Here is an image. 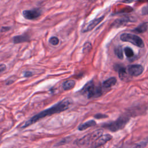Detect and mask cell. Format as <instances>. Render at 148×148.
I'll use <instances>...</instances> for the list:
<instances>
[{"instance_id":"1","label":"cell","mask_w":148,"mask_h":148,"mask_svg":"<svg viewBox=\"0 0 148 148\" xmlns=\"http://www.w3.org/2000/svg\"><path fill=\"white\" fill-rule=\"evenodd\" d=\"M72 103V100L69 98H65L59 102L56 103L49 108H47L39 113L34 115L33 117L30 118L29 120L26 121L21 127V128H25L28 126L31 125L32 124L35 123L39 120L46 117L50 116L52 114L58 113L62 112H64L70 107Z\"/></svg>"},{"instance_id":"2","label":"cell","mask_w":148,"mask_h":148,"mask_svg":"<svg viewBox=\"0 0 148 148\" xmlns=\"http://www.w3.org/2000/svg\"><path fill=\"white\" fill-rule=\"evenodd\" d=\"M80 93L88 98L99 97L102 95V89L99 85H95L93 80L87 82L80 90Z\"/></svg>"},{"instance_id":"3","label":"cell","mask_w":148,"mask_h":148,"mask_svg":"<svg viewBox=\"0 0 148 148\" xmlns=\"http://www.w3.org/2000/svg\"><path fill=\"white\" fill-rule=\"evenodd\" d=\"M130 120V117L128 114H124L121 115L116 120L105 123L102 125V127L109 130L112 132H116L123 129Z\"/></svg>"},{"instance_id":"4","label":"cell","mask_w":148,"mask_h":148,"mask_svg":"<svg viewBox=\"0 0 148 148\" xmlns=\"http://www.w3.org/2000/svg\"><path fill=\"white\" fill-rule=\"evenodd\" d=\"M102 129H98L91 133L88 134L81 138H79L76 142V143L79 146H82L92 144L96 140L102 135L103 134Z\"/></svg>"},{"instance_id":"5","label":"cell","mask_w":148,"mask_h":148,"mask_svg":"<svg viewBox=\"0 0 148 148\" xmlns=\"http://www.w3.org/2000/svg\"><path fill=\"white\" fill-rule=\"evenodd\" d=\"M120 39L122 41L129 42L134 45H135L139 47H144V43L142 39L138 36L130 34V33H124L120 35Z\"/></svg>"},{"instance_id":"6","label":"cell","mask_w":148,"mask_h":148,"mask_svg":"<svg viewBox=\"0 0 148 148\" xmlns=\"http://www.w3.org/2000/svg\"><path fill=\"white\" fill-rule=\"evenodd\" d=\"M23 16L27 20H33L42 14V10L39 8H35L29 10H24L23 12Z\"/></svg>"},{"instance_id":"7","label":"cell","mask_w":148,"mask_h":148,"mask_svg":"<svg viewBox=\"0 0 148 148\" xmlns=\"http://www.w3.org/2000/svg\"><path fill=\"white\" fill-rule=\"evenodd\" d=\"M112 139V136L110 134H105L102 135L101 137H99L97 140H96L92 145L90 148H97L98 147H100L103 145H105L106 143H107L108 141L111 140Z\"/></svg>"},{"instance_id":"8","label":"cell","mask_w":148,"mask_h":148,"mask_svg":"<svg viewBox=\"0 0 148 148\" xmlns=\"http://www.w3.org/2000/svg\"><path fill=\"white\" fill-rule=\"evenodd\" d=\"M127 71L131 76H138L142 73L143 68L141 65H130L127 67Z\"/></svg>"},{"instance_id":"9","label":"cell","mask_w":148,"mask_h":148,"mask_svg":"<svg viewBox=\"0 0 148 148\" xmlns=\"http://www.w3.org/2000/svg\"><path fill=\"white\" fill-rule=\"evenodd\" d=\"M104 18V16H101L98 18H96L91 21H90L82 30L83 32H87L88 31H90L92 30L93 28H94L99 23H101Z\"/></svg>"},{"instance_id":"10","label":"cell","mask_w":148,"mask_h":148,"mask_svg":"<svg viewBox=\"0 0 148 148\" xmlns=\"http://www.w3.org/2000/svg\"><path fill=\"white\" fill-rule=\"evenodd\" d=\"M29 36H27V35H17L14 36L12 39V40L14 44H17V43L27 42L29 40Z\"/></svg>"},{"instance_id":"11","label":"cell","mask_w":148,"mask_h":148,"mask_svg":"<svg viewBox=\"0 0 148 148\" xmlns=\"http://www.w3.org/2000/svg\"><path fill=\"white\" fill-rule=\"evenodd\" d=\"M75 84H76V82L74 80L69 79L63 82L62 84V88L65 91L70 90L75 86Z\"/></svg>"},{"instance_id":"12","label":"cell","mask_w":148,"mask_h":148,"mask_svg":"<svg viewBox=\"0 0 148 148\" xmlns=\"http://www.w3.org/2000/svg\"><path fill=\"white\" fill-rule=\"evenodd\" d=\"M96 125V122L93 120H90L89 121H87L82 124H80L78 127V130L79 131H84L90 127L95 126Z\"/></svg>"},{"instance_id":"13","label":"cell","mask_w":148,"mask_h":148,"mask_svg":"<svg viewBox=\"0 0 148 148\" xmlns=\"http://www.w3.org/2000/svg\"><path fill=\"white\" fill-rule=\"evenodd\" d=\"M116 82H117L116 78L112 77L104 81L102 83V86L105 88H109L114 86L116 84Z\"/></svg>"},{"instance_id":"14","label":"cell","mask_w":148,"mask_h":148,"mask_svg":"<svg viewBox=\"0 0 148 148\" xmlns=\"http://www.w3.org/2000/svg\"><path fill=\"white\" fill-rule=\"evenodd\" d=\"M147 28H148L147 23H143L139 25H138L135 29H134L133 31L136 33H143L147 31Z\"/></svg>"},{"instance_id":"15","label":"cell","mask_w":148,"mask_h":148,"mask_svg":"<svg viewBox=\"0 0 148 148\" xmlns=\"http://www.w3.org/2000/svg\"><path fill=\"white\" fill-rule=\"evenodd\" d=\"M114 53L120 59L123 58V49L121 46H118L116 47L114 49Z\"/></svg>"},{"instance_id":"16","label":"cell","mask_w":148,"mask_h":148,"mask_svg":"<svg viewBox=\"0 0 148 148\" xmlns=\"http://www.w3.org/2000/svg\"><path fill=\"white\" fill-rule=\"evenodd\" d=\"M92 48V45L91 43L89 42H86L83 47V53H87L88 52H89L91 49Z\"/></svg>"},{"instance_id":"17","label":"cell","mask_w":148,"mask_h":148,"mask_svg":"<svg viewBox=\"0 0 148 148\" xmlns=\"http://www.w3.org/2000/svg\"><path fill=\"white\" fill-rule=\"evenodd\" d=\"M147 143H148V138H147V139L145 140H143V141H142L138 143L135 144L132 147V148H143V147H145Z\"/></svg>"},{"instance_id":"18","label":"cell","mask_w":148,"mask_h":148,"mask_svg":"<svg viewBox=\"0 0 148 148\" xmlns=\"http://www.w3.org/2000/svg\"><path fill=\"white\" fill-rule=\"evenodd\" d=\"M71 140V138L69 137V136H68V137H66L64 139H62V140H61L60 142H58V143H57L54 146H62V145H64L68 142H69V141Z\"/></svg>"},{"instance_id":"19","label":"cell","mask_w":148,"mask_h":148,"mask_svg":"<svg viewBox=\"0 0 148 148\" xmlns=\"http://www.w3.org/2000/svg\"><path fill=\"white\" fill-rule=\"evenodd\" d=\"M124 53H125V56L128 58L132 57L134 56V53L133 50L130 47H126L124 49Z\"/></svg>"},{"instance_id":"20","label":"cell","mask_w":148,"mask_h":148,"mask_svg":"<svg viewBox=\"0 0 148 148\" xmlns=\"http://www.w3.org/2000/svg\"><path fill=\"white\" fill-rule=\"evenodd\" d=\"M49 42L53 46H57L59 43V39L57 36H51L49 38Z\"/></svg>"},{"instance_id":"21","label":"cell","mask_w":148,"mask_h":148,"mask_svg":"<svg viewBox=\"0 0 148 148\" xmlns=\"http://www.w3.org/2000/svg\"><path fill=\"white\" fill-rule=\"evenodd\" d=\"M119 77L121 79H125V77H126V72H125V69L124 68H120L119 69Z\"/></svg>"},{"instance_id":"22","label":"cell","mask_w":148,"mask_h":148,"mask_svg":"<svg viewBox=\"0 0 148 148\" xmlns=\"http://www.w3.org/2000/svg\"><path fill=\"white\" fill-rule=\"evenodd\" d=\"M16 79H16V77L12 76V77L8 79V80L5 82V84H6V85H10V84H12L13 83H14L16 81Z\"/></svg>"},{"instance_id":"23","label":"cell","mask_w":148,"mask_h":148,"mask_svg":"<svg viewBox=\"0 0 148 148\" xmlns=\"http://www.w3.org/2000/svg\"><path fill=\"white\" fill-rule=\"evenodd\" d=\"M23 76L25 77H31L33 75V73L31 71H24L23 72Z\"/></svg>"},{"instance_id":"24","label":"cell","mask_w":148,"mask_h":148,"mask_svg":"<svg viewBox=\"0 0 148 148\" xmlns=\"http://www.w3.org/2000/svg\"><path fill=\"white\" fill-rule=\"evenodd\" d=\"M94 117L97 119H104V118H106L108 117V116L106 114H101V113H98L97 114L94 116Z\"/></svg>"},{"instance_id":"25","label":"cell","mask_w":148,"mask_h":148,"mask_svg":"<svg viewBox=\"0 0 148 148\" xmlns=\"http://www.w3.org/2000/svg\"><path fill=\"white\" fill-rule=\"evenodd\" d=\"M142 13L143 14H148V5L143 8L142 10Z\"/></svg>"},{"instance_id":"26","label":"cell","mask_w":148,"mask_h":148,"mask_svg":"<svg viewBox=\"0 0 148 148\" xmlns=\"http://www.w3.org/2000/svg\"><path fill=\"white\" fill-rule=\"evenodd\" d=\"M10 27H2L1 29V32H6L8 31H9L10 29Z\"/></svg>"},{"instance_id":"27","label":"cell","mask_w":148,"mask_h":148,"mask_svg":"<svg viewBox=\"0 0 148 148\" xmlns=\"http://www.w3.org/2000/svg\"><path fill=\"white\" fill-rule=\"evenodd\" d=\"M6 69V66L5 64H0V73L5 71Z\"/></svg>"},{"instance_id":"28","label":"cell","mask_w":148,"mask_h":148,"mask_svg":"<svg viewBox=\"0 0 148 148\" xmlns=\"http://www.w3.org/2000/svg\"><path fill=\"white\" fill-rule=\"evenodd\" d=\"M114 148H117V147H114Z\"/></svg>"}]
</instances>
